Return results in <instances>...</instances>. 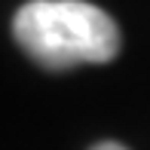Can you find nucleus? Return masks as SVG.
<instances>
[{
  "label": "nucleus",
  "mask_w": 150,
  "mask_h": 150,
  "mask_svg": "<svg viewBox=\"0 0 150 150\" xmlns=\"http://www.w3.org/2000/svg\"><path fill=\"white\" fill-rule=\"evenodd\" d=\"M92 150H129V147H122V144H117V141H101V144H95Z\"/></svg>",
  "instance_id": "obj_2"
},
{
  "label": "nucleus",
  "mask_w": 150,
  "mask_h": 150,
  "mask_svg": "<svg viewBox=\"0 0 150 150\" xmlns=\"http://www.w3.org/2000/svg\"><path fill=\"white\" fill-rule=\"evenodd\" d=\"M12 34L49 71L113 61L122 43L117 22L86 0H31L16 12Z\"/></svg>",
  "instance_id": "obj_1"
}]
</instances>
